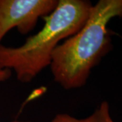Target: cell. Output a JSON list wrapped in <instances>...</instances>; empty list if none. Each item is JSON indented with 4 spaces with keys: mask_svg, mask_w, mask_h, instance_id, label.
<instances>
[{
    "mask_svg": "<svg viewBox=\"0 0 122 122\" xmlns=\"http://www.w3.org/2000/svg\"><path fill=\"white\" fill-rule=\"evenodd\" d=\"M12 122H29V121H20V120H14V121H12Z\"/></svg>",
    "mask_w": 122,
    "mask_h": 122,
    "instance_id": "8992f818",
    "label": "cell"
},
{
    "mask_svg": "<svg viewBox=\"0 0 122 122\" xmlns=\"http://www.w3.org/2000/svg\"><path fill=\"white\" fill-rule=\"evenodd\" d=\"M115 17H122V0H99L83 27L57 46L50 66L54 80L62 88L85 86L93 68L111 52L107 25Z\"/></svg>",
    "mask_w": 122,
    "mask_h": 122,
    "instance_id": "6da1fadb",
    "label": "cell"
},
{
    "mask_svg": "<svg viewBox=\"0 0 122 122\" xmlns=\"http://www.w3.org/2000/svg\"><path fill=\"white\" fill-rule=\"evenodd\" d=\"M51 122H114L110 114L107 101H102L93 113L82 119L75 117L67 113L56 115Z\"/></svg>",
    "mask_w": 122,
    "mask_h": 122,
    "instance_id": "277c9868",
    "label": "cell"
},
{
    "mask_svg": "<svg viewBox=\"0 0 122 122\" xmlns=\"http://www.w3.org/2000/svg\"><path fill=\"white\" fill-rule=\"evenodd\" d=\"M92 6L86 0H58L54 10L43 18V28L29 37L22 46L0 45V68L13 70L22 83L30 82L50 66L53 53L61 41L83 27Z\"/></svg>",
    "mask_w": 122,
    "mask_h": 122,
    "instance_id": "7a4b0ae2",
    "label": "cell"
},
{
    "mask_svg": "<svg viewBox=\"0 0 122 122\" xmlns=\"http://www.w3.org/2000/svg\"><path fill=\"white\" fill-rule=\"evenodd\" d=\"M58 4V0H0V45L14 28L22 35L29 33L39 18L52 13Z\"/></svg>",
    "mask_w": 122,
    "mask_h": 122,
    "instance_id": "3957f363",
    "label": "cell"
},
{
    "mask_svg": "<svg viewBox=\"0 0 122 122\" xmlns=\"http://www.w3.org/2000/svg\"><path fill=\"white\" fill-rule=\"evenodd\" d=\"M12 75V71L8 69L0 68V82L8 80Z\"/></svg>",
    "mask_w": 122,
    "mask_h": 122,
    "instance_id": "5b68a950",
    "label": "cell"
}]
</instances>
